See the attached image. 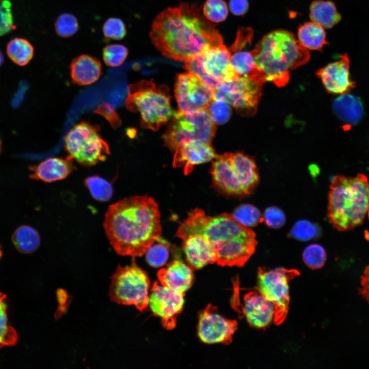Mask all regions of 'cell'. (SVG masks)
I'll return each instance as SVG.
<instances>
[{"label": "cell", "instance_id": "6da1fadb", "mask_svg": "<svg viewBox=\"0 0 369 369\" xmlns=\"http://www.w3.org/2000/svg\"><path fill=\"white\" fill-rule=\"evenodd\" d=\"M149 35L163 56L184 62L223 44L220 33L201 14L200 8L188 3L160 12L154 19Z\"/></svg>", "mask_w": 369, "mask_h": 369}, {"label": "cell", "instance_id": "7a4b0ae2", "mask_svg": "<svg viewBox=\"0 0 369 369\" xmlns=\"http://www.w3.org/2000/svg\"><path fill=\"white\" fill-rule=\"evenodd\" d=\"M103 224L112 247L122 256H142L161 233L158 206L147 195L125 198L111 204Z\"/></svg>", "mask_w": 369, "mask_h": 369}, {"label": "cell", "instance_id": "3957f363", "mask_svg": "<svg viewBox=\"0 0 369 369\" xmlns=\"http://www.w3.org/2000/svg\"><path fill=\"white\" fill-rule=\"evenodd\" d=\"M194 234L200 236L214 252L220 266H242L254 253L255 233L238 222L232 214L207 215L200 209L191 210L180 223L176 236Z\"/></svg>", "mask_w": 369, "mask_h": 369}, {"label": "cell", "instance_id": "277c9868", "mask_svg": "<svg viewBox=\"0 0 369 369\" xmlns=\"http://www.w3.org/2000/svg\"><path fill=\"white\" fill-rule=\"evenodd\" d=\"M251 51L266 80L278 87L285 86L289 80V71L306 64L310 57L308 50L284 30L266 34Z\"/></svg>", "mask_w": 369, "mask_h": 369}, {"label": "cell", "instance_id": "5b68a950", "mask_svg": "<svg viewBox=\"0 0 369 369\" xmlns=\"http://www.w3.org/2000/svg\"><path fill=\"white\" fill-rule=\"evenodd\" d=\"M369 208V181L363 174L354 177L334 176L330 184L327 216L337 230L345 231L360 225Z\"/></svg>", "mask_w": 369, "mask_h": 369}, {"label": "cell", "instance_id": "8992f818", "mask_svg": "<svg viewBox=\"0 0 369 369\" xmlns=\"http://www.w3.org/2000/svg\"><path fill=\"white\" fill-rule=\"evenodd\" d=\"M210 173L215 187L230 196H249L253 192L259 181L254 159L239 152L216 155Z\"/></svg>", "mask_w": 369, "mask_h": 369}, {"label": "cell", "instance_id": "52a82bcc", "mask_svg": "<svg viewBox=\"0 0 369 369\" xmlns=\"http://www.w3.org/2000/svg\"><path fill=\"white\" fill-rule=\"evenodd\" d=\"M127 109L140 114L142 128L157 131L174 116L168 88L141 80L130 85L125 101Z\"/></svg>", "mask_w": 369, "mask_h": 369}, {"label": "cell", "instance_id": "ba28073f", "mask_svg": "<svg viewBox=\"0 0 369 369\" xmlns=\"http://www.w3.org/2000/svg\"><path fill=\"white\" fill-rule=\"evenodd\" d=\"M150 283L146 272L135 262L125 266L119 264L111 277L109 295L113 302L143 311L149 304Z\"/></svg>", "mask_w": 369, "mask_h": 369}, {"label": "cell", "instance_id": "9c48e42d", "mask_svg": "<svg viewBox=\"0 0 369 369\" xmlns=\"http://www.w3.org/2000/svg\"><path fill=\"white\" fill-rule=\"evenodd\" d=\"M64 139L68 156L85 166L103 161L110 154L108 144L99 134L98 127L86 121L75 124Z\"/></svg>", "mask_w": 369, "mask_h": 369}, {"label": "cell", "instance_id": "30bf717a", "mask_svg": "<svg viewBox=\"0 0 369 369\" xmlns=\"http://www.w3.org/2000/svg\"><path fill=\"white\" fill-rule=\"evenodd\" d=\"M184 68L212 90L237 75L231 63V53L223 44L210 47L201 54L184 61Z\"/></svg>", "mask_w": 369, "mask_h": 369}, {"label": "cell", "instance_id": "8fae6325", "mask_svg": "<svg viewBox=\"0 0 369 369\" xmlns=\"http://www.w3.org/2000/svg\"><path fill=\"white\" fill-rule=\"evenodd\" d=\"M300 273L295 269L277 268L258 269L257 291L273 303L275 309L274 322L280 325L285 320L290 303L289 283Z\"/></svg>", "mask_w": 369, "mask_h": 369}, {"label": "cell", "instance_id": "7c38bea8", "mask_svg": "<svg viewBox=\"0 0 369 369\" xmlns=\"http://www.w3.org/2000/svg\"><path fill=\"white\" fill-rule=\"evenodd\" d=\"M262 85L238 76L219 84L213 90L214 98L222 99L245 116L255 114L262 94Z\"/></svg>", "mask_w": 369, "mask_h": 369}, {"label": "cell", "instance_id": "4fadbf2b", "mask_svg": "<svg viewBox=\"0 0 369 369\" xmlns=\"http://www.w3.org/2000/svg\"><path fill=\"white\" fill-rule=\"evenodd\" d=\"M175 95L178 111L182 112L207 108L214 98L213 90L190 72L177 75Z\"/></svg>", "mask_w": 369, "mask_h": 369}, {"label": "cell", "instance_id": "5bb4252c", "mask_svg": "<svg viewBox=\"0 0 369 369\" xmlns=\"http://www.w3.org/2000/svg\"><path fill=\"white\" fill-rule=\"evenodd\" d=\"M237 322L220 315L216 307L209 304L198 315L197 334L206 344H229L237 329Z\"/></svg>", "mask_w": 369, "mask_h": 369}, {"label": "cell", "instance_id": "9a60e30c", "mask_svg": "<svg viewBox=\"0 0 369 369\" xmlns=\"http://www.w3.org/2000/svg\"><path fill=\"white\" fill-rule=\"evenodd\" d=\"M253 36V30L249 28H241L238 30L237 36L229 51L231 53V63L235 73L241 76L263 85L266 81L264 72L255 62L252 51L243 49L250 44Z\"/></svg>", "mask_w": 369, "mask_h": 369}, {"label": "cell", "instance_id": "2e32d148", "mask_svg": "<svg viewBox=\"0 0 369 369\" xmlns=\"http://www.w3.org/2000/svg\"><path fill=\"white\" fill-rule=\"evenodd\" d=\"M184 295L157 282L153 284L148 305L153 314L161 319L164 328L175 327L176 316L183 309Z\"/></svg>", "mask_w": 369, "mask_h": 369}, {"label": "cell", "instance_id": "e0dca14e", "mask_svg": "<svg viewBox=\"0 0 369 369\" xmlns=\"http://www.w3.org/2000/svg\"><path fill=\"white\" fill-rule=\"evenodd\" d=\"M338 60L331 63L320 69L316 72L325 89L332 94L349 93L356 87V83L351 78L350 60L346 53L340 56Z\"/></svg>", "mask_w": 369, "mask_h": 369}, {"label": "cell", "instance_id": "ac0fdd59", "mask_svg": "<svg viewBox=\"0 0 369 369\" xmlns=\"http://www.w3.org/2000/svg\"><path fill=\"white\" fill-rule=\"evenodd\" d=\"M174 151L173 166L183 167L185 175L191 173L194 166L207 162L216 155L211 144L196 139L181 142Z\"/></svg>", "mask_w": 369, "mask_h": 369}, {"label": "cell", "instance_id": "d6986e66", "mask_svg": "<svg viewBox=\"0 0 369 369\" xmlns=\"http://www.w3.org/2000/svg\"><path fill=\"white\" fill-rule=\"evenodd\" d=\"M181 125L192 136L194 139L211 144L215 134L216 124L207 109L182 112L174 115Z\"/></svg>", "mask_w": 369, "mask_h": 369}, {"label": "cell", "instance_id": "ffe728a7", "mask_svg": "<svg viewBox=\"0 0 369 369\" xmlns=\"http://www.w3.org/2000/svg\"><path fill=\"white\" fill-rule=\"evenodd\" d=\"M242 308L248 323L254 328L265 329L274 320V305L258 291L249 292L244 296Z\"/></svg>", "mask_w": 369, "mask_h": 369}, {"label": "cell", "instance_id": "44dd1931", "mask_svg": "<svg viewBox=\"0 0 369 369\" xmlns=\"http://www.w3.org/2000/svg\"><path fill=\"white\" fill-rule=\"evenodd\" d=\"M160 283L175 292L184 294L192 285L193 274L190 267L179 259L174 260L157 273Z\"/></svg>", "mask_w": 369, "mask_h": 369}, {"label": "cell", "instance_id": "7402d4cb", "mask_svg": "<svg viewBox=\"0 0 369 369\" xmlns=\"http://www.w3.org/2000/svg\"><path fill=\"white\" fill-rule=\"evenodd\" d=\"M73 159L69 156L66 158H48L36 166L29 167L32 172L29 177L46 182H52L66 178L74 169Z\"/></svg>", "mask_w": 369, "mask_h": 369}, {"label": "cell", "instance_id": "603a6c76", "mask_svg": "<svg viewBox=\"0 0 369 369\" xmlns=\"http://www.w3.org/2000/svg\"><path fill=\"white\" fill-rule=\"evenodd\" d=\"M70 73L73 83L86 86L96 81L101 74V65L96 58L83 54L73 59L70 65Z\"/></svg>", "mask_w": 369, "mask_h": 369}, {"label": "cell", "instance_id": "cb8c5ba5", "mask_svg": "<svg viewBox=\"0 0 369 369\" xmlns=\"http://www.w3.org/2000/svg\"><path fill=\"white\" fill-rule=\"evenodd\" d=\"M333 109L337 116L344 123V130L359 122L364 114L361 99L348 93L341 94L333 102Z\"/></svg>", "mask_w": 369, "mask_h": 369}, {"label": "cell", "instance_id": "d4e9b609", "mask_svg": "<svg viewBox=\"0 0 369 369\" xmlns=\"http://www.w3.org/2000/svg\"><path fill=\"white\" fill-rule=\"evenodd\" d=\"M310 17L312 22L330 29L339 23L341 16L334 4L331 1H315L310 6Z\"/></svg>", "mask_w": 369, "mask_h": 369}, {"label": "cell", "instance_id": "484cf974", "mask_svg": "<svg viewBox=\"0 0 369 369\" xmlns=\"http://www.w3.org/2000/svg\"><path fill=\"white\" fill-rule=\"evenodd\" d=\"M298 37L301 44L308 50H320L325 44H327L324 28L313 22L300 26Z\"/></svg>", "mask_w": 369, "mask_h": 369}, {"label": "cell", "instance_id": "4316f807", "mask_svg": "<svg viewBox=\"0 0 369 369\" xmlns=\"http://www.w3.org/2000/svg\"><path fill=\"white\" fill-rule=\"evenodd\" d=\"M11 240L15 248L23 254L34 252L39 247L40 242L38 232L27 225L18 227L13 233Z\"/></svg>", "mask_w": 369, "mask_h": 369}, {"label": "cell", "instance_id": "83f0119b", "mask_svg": "<svg viewBox=\"0 0 369 369\" xmlns=\"http://www.w3.org/2000/svg\"><path fill=\"white\" fill-rule=\"evenodd\" d=\"M7 53L11 60L18 66L27 65L33 58L34 48L27 40L15 38L7 45Z\"/></svg>", "mask_w": 369, "mask_h": 369}, {"label": "cell", "instance_id": "f1b7e54d", "mask_svg": "<svg viewBox=\"0 0 369 369\" xmlns=\"http://www.w3.org/2000/svg\"><path fill=\"white\" fill-rule=\"evenodd\" d=\"M6 296L0 293V348L16 344L18 336L16 331L8 324Z\"/></svg>", "mask_w": 369, "mask_h": 369}, {"label": "cell", "instance_id": "f546056e", "mask_svg": "<svg viewBox=\"0 0 369 369\" xmlns=\"http://www.w3.org/2000/svg\"><path fill=\"white\" fill-rule=\"evenodd\" d=\"M85 183L92 197L98 201H108L112 196V185L100 176L89 177L85 180Z\"/></svg>", "mask_w": 369, "mask_h": 369}, {"label": "cell", "instance_id": "4dcf8cb0", "mask_svg": "<svg viewBox=\"0 0 369 369\" xmlns=\"http://www.w3.org/2000/svg\"><path fill=\"white\" fill-rule=\"evenodd\" d=\"M233 217L241 224L253 227L263 221L260 211L251 204H242L237 207L232 214Z\"/></svg>", "mask_w": 369, "mask_h": 369}, {"label": "cell", "instance_id": "1f68e13d", "mask_svg": "<svg viewBox=\"0 0 369 369\" xmlns=\"http://www.w3.org/2000/svg\"><path fill=\"white\" fill-rule=\"evenodd\" d=\"M302 258L304 263L310 269L321 268L325 264L326 254L324 248L317 244H312L303 250Z\"/></svg>", "mask_w": 369, "mask_h": 369}, {"label": "cell", "instance_id": "d6a6232c", "mask_svg": "<svg viewBox=\"0 0 369 369\" xmlns=\"http://www.w3.org/2000/svg\"><path fill=\"white\" fill-rule=\"evenodd\" d=\"M228 14V7L223 0H207L203 5V16L211 22H223L226 19Z\"/></svg>", "mask_w": 369, "mask_h": 369}, {"label": "cell", "instance_id": "836d02e7", "mask_svg": "<svg viewBox=\"0 0 369 369\" xmlns=\"http://www.w3.org/2000/svg\"><path fill=\"white\" fill-rule=\"evenodd\" d=\"M128 49L120 44H111L102 50V58L106 65L116 67L120 66L127 58Z\"/></svg>", "mask_w": 369, "mask_h": 369}, {"label": "cell", "instance_id": "e575fe53", "mask_svg": "<svg viewBox=\"0 0 369 369\" xmlns=\"http://www.w3.org/2000/svg\"><path fill=\"white\" fill-rule=\"evenodd\" d=\"M320 234V230L317 225L305 220L296 222L290 233L292 237L301 241H307L316 238Z\"/></svg>", "mask_w": 369, "mask_h": 369}, {"label": "cell", "instance_id": "d590c367", "mask_svg": "<svg viewBox=\"0 0 369 369\" xmlns=\"http://www.w3.org/2000/svg\"><path fill=\"white\" fill-rule=\"evenodd\" d=\"M55 30L62 37H69L75 34L78 29V23L73 15L64 13L60 15L55 23Z\"/></svg>", "mask_w": 369, "mask_h": 369}, {"label": "cell", "instance_id": "8d00e7d4", "mask_svg": "<svg viewBox=\"0 0 369 369\" xmlns=\"http://www.w3.org/2000/svg\"><path fill=\"white\" fill-rule=\"evenodd\" d=\"M207 109L215 124L222 125L226 123L230 118V105L225 101L214 98Z\"/></svg>", "mask_w": 369, "mask_h": 369}, {"label": "cell", "instance_id": "74e56055", "mask_svg": "<svg viewBox=\"0 0 369 369\" xmlns=\"http://www.w3.org/2000/svg\"><path fill=\"white\" fill-rule=\"evenodd\" d=\"M146 260L149 264L158 268L163 265L169 255V249L164 243L153 244L146 252Z\"/></svg>", "mask_w": 369, "mask_h": 369}, {"label": "cell", "instance_id": "f35d334b", "mask_svg": "<svg viewBox=\"0 0 369 369\" xmlns=\"http://www.w3.org/2000/svg\"><path fill=\"white\" fill-rule=\"evenodd\" d=\"M102 32L106 38L114 40L121 39L127 34L124 23L120 18L116 17L109 18L105 22Z\"/></svg>", "mask_w": 369, "mask_h": 369}, {"label": "cell", "instance_id": "ab89813d", "mask_svg": "<svg viewBox=\"0 0 369 369\" xmlns=\"http://www.w3.org/2000/svg\"><path fill=\"white\" fill-rule=\"evenodd\" d=\"M11 7V4L8 0L0 2V36L9 33L14 29Z\"/></svg>", "mask_w": 369, "mask_h": 369}, {"label": "cell", "instance_id": "60d3db41", "mask_svg": "<svg viewBox=\"0 0 369 369\" xmlns=\"http://www.w3.org/2000/svg\"><path fill=\"white\" fill-rule=\"evenodd\" d=\"M263 220L270 228L279 229L285 222V216L279 208L272 206L268 208L263 213Z\"/></svg>", "mask_w": 369, "mask_h": 369}, {"label": "cell", "instance_id": "b9f144b4", "mask_svg": "<svg viewBox=\"0 0 369 369\" xmlns=\"http://www.w3.org/2000/svg\"><path fill=\"white\" fill-rule=\"evenodd\" d=\"M94 113L102 116L114 129L119 127L121 124V119L114 107L108 102L101 103L94 111Z\"/></svg>", "mask_w": 369, "mask_h": 369}, {"label": "cell", "instance_id": "7bdbcfd3", "mask_svg": "<svg viewBox=\"0 0 369 369\" xmlns=\"http://www.w3.org/2000/svg\"><path fill=\"white\" fill-rule=\"evenodd\" d=\"M229 8L233 14L241 16L248 11L249 3L248 0H230Z\"/></svg>", "mask_w": 369, "mask_h": 369}, {"label": "cell", "instance_id": "ee69618b", "mask_svg": "<svg viewBox=\"0 0 369 369\" xmlns=\"http://www.w3.org/2000/svg\"><path fill=\"white\" fill-rule=\"evenodd\" d=\"M360 292L369 303V265L365 268L361 276Z\"/></svg>", "mask_w": 369, "mask_h": 369}, {"label": "cell", "instance_id": "f6af8a7d", "mask_svg": "<svg viewBox=\"0 0 369 369\" xmlns=\"http://www.w3.org/2000/svg\"><path fill=\"white\" fill-rule=\"evenodd\" d=\"M4 62V57L2 52L0 50V67L2 65Z\"/></svg>", "mask_w": 369, "mask_h": 369}, {"label": "cell", "instance_id": "bcb514c9", "mask_svg": "<svg viewBox=\"0 0 369 369\" xmlns=\"http://www.w3.org/2000/svg\"><path fill=\"white\" fill-rule=\"evenodd\" d=\"M2 141H1V139L0 138V154L2 152Z\"/></svg>", "mask_w": 369, "mask_h": 369}, {"label": "cell", "instance_id": "7dc6e473", "mask_svg": "<svg viewBox=\"0 0 369 369\" xmlns=\"http://www.w3.org/2000/svg\"><path fill=\"white\" fill-rule=\"evenodd\" d=\"M2 255H3V252H2V250L1 246V245H0V260H1V258H2Z\"/></svg>", "mask_w": 369, "mask_h": 369}, {"label": "cell", "instance_id": "c3c4849f", "mask_svg": "<svg viewBox=\"0 0 369 369\" xmlns=\"http://www.w3.org/2000/svg\"><path fill=\"white\" fill-rule=\"evenodd\" d=\"M368 211V218H369V208H368V211Z\"/></svg>", "mask_w": 369, "mask_h": 369}, {"label": "cell", "instance_id": "681fc988", "mask_svg": "<svg viewBox=\"0 0 369 369\" xmlns=\"http://www.w3.org/2000/svg\"><path fill=\"white\" fill-rule=\"evenodd\" d=\"M2 1H3V0H0V2Z\"/></svg>", "mask_w": 369, "mask_h": 369}]
</instances>
